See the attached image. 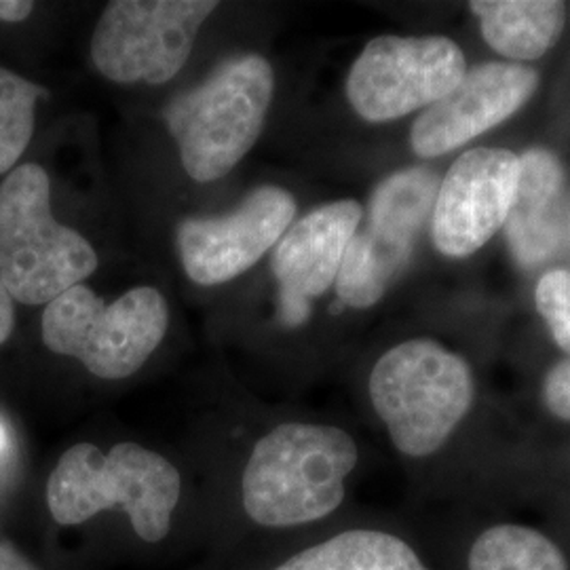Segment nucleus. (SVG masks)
Masks as SVG:
<instances>
[{"mask_svg":"<svg viewBox=\"0 0 570 570\" xmlns=\"http://www.w3.org/2000/svg\"><path fill=\"white\" fill-rule=\"evenodd\" d=\"M275 75L261 56L226 60L195 89L167 104L164 119L195 183L225 178L258 142Z\"/></svg>","mask_w":570,"mask_h":570,"instance_id":"obj_3","label":"nucleus"},{"mask_svg":"<svg viewBox=\"0 0 570 570\" xmlns=\"http://www.w3.org/2000/svg\"><path fill=\"white\" fill-rule=\"evenodd\" d=\"M355 440L338 428L285 423L256 442L242 478L247 518L265 529L324 520L345 501L357 465Z\"/></svg>","mask_w":570,"mask_h":570,"instance_id":"obj_1","label":"nucleus"},{"mask_svg":"<svg viewBox=\"0 0 570 570\" xmlns=\"http://www.w3.org/2000/svg\"><path fill=\"white\" fill-rule=\"evenodd\" d=\"M180 471L155 450L122 442L108 452L94 444L66 450L47 482V508L60 527H79L108 510L127 513L144 543L171 530L180 503Z\"/></svg>","mask_w":570,"mask_h":570,"instance_id":"obj_2","label":"nucleus"},{"mask_svg":"<svg viewBox=\"0 0 570 570\" xmlns=\"http://www.w3.org/2000/svg\"><path fill=\"white\" fill-rule=\"evenodd\" d=\"M41 87L0 68V174L20 161L35 134L37 100Z\"/></svg>","mask_w":570,"mask_h":570,"instance_id":"obj_18","label":"nucleus"},{"mask_svg":"<svg viewBox=\"0 0 570 570\" xmlns=\"http://www.w3.org/2000/svg\"><path fill=\"white\" fill-rule=\"evenodd\" d=\"M364 218L362 205L343 199L306 214L273 249L271 268L279 285V322L305 324L311 301L336 282L346 247Z\"/></svg>","mask_w":570,"mask_h":570,"instance_id":"obj_13","label":"nucleus"},{"mask_svg":"<svg viewBox=\"0 0 570 570\" xmlns=\"http://www.w3.org/2000/svg\"><path fill=\"white\" fill-rule=\"evenodd\" d=\"M469 570H569L562 550L541 530L497 524L471 546Z\"/></svg>","mask_w":570,"mask_h":570,"instance_id":"obj_17","label":"nucleus"},{"mask_svg":"<svg viewBox=\"0 0 570 570\" xmlns=\"http://www.w3.org/2000/svg\"><path fill=\"white\" fill-rule=\"evenodd\" d=\"M96 268L94 245L53 218L47 171L16 167L0 184V275L11 298L49 305Z\"/></svg>","mask_w":570,"mask_h":570,"instance_id":"obj_4","label":"nucleus"},{"mask_svg":"<svg viewBox=\"0 0 570 570\" xmlns=\"http://www.w3.org/2000/svg\"><path fill=\"white\" fill-rule=\"evenodd\" d=\"M13 298L7 289V285L2 282V275H0V345L11 336V330H13Z\"/></svg>","mask_w":570,"mask_h":570,"instance_id":"obj_21","label":"nucleus"},{"mask_svg":"<svg viewBox=\"0 0 570 570\" xmlns=\"http://www.w3.org/2000/svg\"><path fill=\"white\" fill-rule=\"evenodd\" d=\"M490 47L511 60H537L558 41L567 7L553 0H482L471 2Z\"/></svg>","mask_w":570,"mask_h":570,"instance_id":"obj_15","label":"nucleus"},{"mask_svg":"<svg viewBox=\"0 0 570 570\" xmlns=\"http://www.w3.org/2000/svg\"><path fill=\"white\" fill-rule=\"evenodd\" d=\"M505 223L511 252L527 268L543 265L562 245L567 228L564 171L548 150L532 148L520 159L518 190Z\"/></svg>","mask_w":570,"mask_h":570,"instance_id":"obj_14","label":"nucleus"},{"mask_svg":"<svg viewBox=\"0 0 570 570\" xmlns=\"http://www.w3.org/2000/svg\"><path fill=\"white\" fill-rule=\"evenodd\" d=\"M370 400L402 454L423 459L442 449L473 404L468 364L431 341L387 351L370 374Z\"/></svg>","mask_w":570,"mask_h":570,"instance_id":"obj_5","label":"nucleus"},{"mask_svg":"<svg viewBox=\"0 0 570 570\" xmlns=\"http://www.w3.org/2000/svg\"><path fill=\"white\" fill-rule=\"evenodd\" d=\"M0 570H41L11 543L0 541Z\"/></svg>","mask_w":570,"mask_h":570,"instance_id":"obj_22","label":"nucleus"},{"mask_svg":"<svg viewBox=\"0 0 570 570\" xmlns=\"http://www.w3.org/2000/svg\"><path fill=\"white\" fill-rule=\"evenodd\" d=\"M296 216L294 197L261 186L225 216L186 218L176 230L186 275L199 285L233 282L279 244Z\"/></svg>","mask_w":570,"mask_h":570,"instance_id":"obj_10","label":"nucleus"},{"mask_svg":"<svg viewBox=\"0 0 570 570\" xmlns=\"http://www.w3.org/2000/svg\"><path fill=\"white\" fill-rule=\"evenodd\" d=\"M273 570H429L404 539L383 530H346L289 556Z\"/></svg>","mask_w":570,"mask_h":570,"instance_id":"obj_16","label":"nucleus"},{"mask_svg":"<svg viewBox=\"0 0 570 570\" xmlns=\"http://www.w3.org/2000/svg\"><path fill=\"white\" fill-rule=\"evenodd\" d=\"M438 176L410 167L376 186L364 225L346 247L336 277L338 301L353 308L376 305L406 268L414 242L438 197Z\"/></svg>","mask_w":570,"mask_h":570,"instance_id":"obj_7","label":"nucleus"},{"mask_svg":"<svg viewBox=\"0 0 570 570\" xmlns=\"http://www.w3.org/2000/svg\"><path fill=\"white\" fill-rule=\"evenodd\" d=\"M35 4L32 2H21V0H0V20L2 21H23L32 13Z\"/></svg>","mask_w":570,"mask_h":570,"instance_id":"obj_23","label":"nucleus"},{"mask_svg":"<svg viewBox=\"0 0 570 570\" xmlns=\"http://www.w3.org/2000/svg\"><path fill=\"white\" fill-rule=\"evenodd\" d=\"M543 393L551 412L562 421H570V360L551 367Z\"/></svg>","mask_w":570,"mask_h":570,"instance_id":"obj_20","label":"nucleus"},{"mask_svg":"<svg viewBox=\"0 0 570 570\" xmlns=\"http://www.w3.org/2000/svg\"><path fill=\"white\" fill-rule=\"evenodd\" d=\"M468 72L463 51L442 37H379L346 79V98L370 122H385L442 100Z\"/></svg>","mask_w":570,"mask_h":570,"instance_id":"obj_9","label":"nucleus"},{"mask_svg":"<svg viewBox=\"0 0 570 570\" xmlns=\"http://www.w3.org/2000/svg\"><path fill=\"white\" fill-rule=\"evenodd\" d=\"M9 456H11V433L4 425V421L0 419V471L7 468Z\"/></svg>","mask_w":570,"mask_h":570,"instance_id":"obj_24","label":"nucleus"},{"mask_svg":"<svg viewBox=\"0 0 570 570\" xmlns=\"http://www.w3.org/2000/svg\"><path fill=\"white\" fill-rule=\"evenodd\" d=\"M539 85L532 68L492 61L465 72L461 82L416 119L410 140L419 157H442L482 136L520 110Z\"/></svg>","mask_w":570,"mask_h":570,"instance_id":"obj_12","label":"nucleus"},{"mask_svg":"<svg viewBox=\"0 0 570 570\" xmlns=\"http://www.w3.org/2000/svg\"><path fill=\"white\" fill-rule=\"evenodd\" d=\"M169 311L155 287H134L110 306L75 285L42 313V343L49 351L75 357L102 381L134 376L164 343Z\"/></svg>","mask_w":570,"mask_h":570,"instance_id":"obj_6","label":"nucleus"},{"mask_svg":"<svg viewBox=\"0 0 570 570\" xmlns=\"http://www.w3.org/2000/svg\"><path fill=\"white\" fill-rule=\"evenodd\" d=\"M537 306L548 322L556 343L570 355V273L550 271L541 277L534 292Z\"/></svg>","mask_w":570,"mask_h":570,"instance_id":"obj_19","label":"nucleus"},{"mask_svg":"<svg viewBox=\"0 0 570 570\" xmlns=\"http://www.w3.org/2000/svg\"><path fill=\"white\" fill-rule=\"evenodd\" d=\"M212 0H115L91 39V60L108 81H171L188 60Z\"/></svg>","mask_w":570,"mask_h":570,"instance_id":"obj_8","label":"nucleus"},{"mask_svg":"<svg viewBox=\"0 0 570 570\" xmlns=\"http://www.w3.org/2000/svg\"><path fill=\"white\" fill-rule=\"evenodd\" d=\"M520 159L503 148H473L450 167L433 204L435 247L463 258L487 245L510 216Z\"/></svg>","mask_w":570,"mask_h":570,"instance_id":"obj_11","label":"nucleus"}]
</instances>
